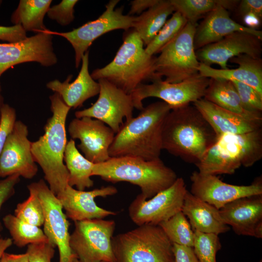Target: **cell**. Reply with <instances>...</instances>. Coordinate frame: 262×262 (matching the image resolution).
I'll use <instances>...</instances> for the list:
<instances>
[{
  "mask_svg": "<svg viewBox=\"0 0 262 262\" xmlns=\"http://www.w3.org/2000/svg\"><path fill=\"white\" fill-rule=\"evenodd\" d=\"M218 137L197 109L189 104L172 109L164 122L162 149L196 164Z\"/></svg>",
  "mask_w": 262,
  "mask_h": 262,
  "instance_id": "cell-1",
  "label": "cell"
},
{
  "mask_svg": "<svg viewBox=\"0 0 262 262\" xmlns=\"http://www.w3.org/2000/svg\"><path fill=\"white\" fill-rule=\"evenodd\" d=\"M49 99L52 115L44 126L43 134L32 142L31 149L49 189L57 196L68 185L69 174L64 158L67 143L66 120L71 108L56 93L50 96Z\"/></svg>",
  "mask_w": 262,
  "mask_h": 262,
  "instance_id": "cell-2",
  "label": "cell"
},
{
  "mask_svg": "<svg viewBox=\"0 0 262 262\" xmlns=\"http://www.w3.org/2000/svg\"><path fill=\"white\" fill-rule=\"evenodd\" d=\"M171 110L166 102L157 101L126 121L109 148L110 157L131 156L146 161L160 158L163 126Z\"/></svg>",
  "mask_w": 262,
  "mask_h": 262,
  "instance_id": "cell-3",
  "label": "cell"
},
{
  "mask_svg": "<svg viewBox=\"0 0 262 262\" xmlns=\"http://www.w3.org/2000/svg\"><path fill=\"white\" fill-rule=\"evenodd\" d=\"M123 36V42L114 59L105 66L93 70L94 80L105 79L128 94L143 82L162 79L156 72L154 56L148 55L133 28Z\"/></svg>",
  "mask_w": 262,
  "mask_h": 262,
  "instance_id": "cell-4",
  "label": "cell"
},
{
  "mask_svg": "<svg viewBox=\"0 0 262 262\" xmlns=\"http://www.w3.org/2000/svg\"><path fill=\"white\" fill-rule=\"evenodd\" d=\"M93 176L112 183L126 181L137 185L146 199L169 187L178 178L176 172L160 158L146 161L131 156L111 157L94 164Z\"/></svg>",
  "mask_w": 262,
  "mask_h": 262,
  "instance_id": "cell-5",
  "label": "cell"
},
{
  "mask_svg": "<svg viewBox=\"0 0 262 262\" xmlns=\"http://www.w3.org/2000/svg\"><path fill=\"white\" fill-rule=\"evenodd\" d=\"M262 158V129H260L218 137L195 165L202 174L231 175L242 166H253Z\"/></svg>",
  "mask_w": 262,
  "mask_h": 262,
  "instance_id": "cell-6",
  "label": "cell"
},
{
  "mask_svg": "<svg viewBox=\"0 0 262 262\" xmlns=\"http://www.w3.org/2000/svg\"><path fill=\"white\" fill-rule=\"evenodd\" d=\"M115 262H174L173 243L159 225H143L113 236Z\"/></svg>",
  "mask_w": 262,
  "mask_h": 262,
  "instance_id": "cell-7",
  "label": "cell"
},
{
  "mask_svg": "<svg viewBox=\"0 0 262 262\" xmlns=\"http://www.w3.org/2000/svg\"><path fill=\"white\" fill-rule=\"evenodd\" d=\"M197 25L187 22L156 57V72L161 78L164 77L166 82H179L198 74L200 63L194 47Z\"/></svg>",
  "mask_w": 262,
  "mask_h": 262,
  "instance_id": "cell-8",
  "label": "cell"
},
{
  "mask_svg": "<svg viewBox=\"0 0 262 262\" xmlns=\"http://www.w3.org/2000/svg\"><path fill=\"white\" fill-rule=\"evenodd\" d=\"M115 229L113 220L94 219L75 222L70 246L81 262H115L112 238Z\"/></svg>",
  "mask_w": 262,
  "mask_h": 262,
  "instance_id": "cell-9",
  "label": "cell"
},
{
  "mask_svg": "<svg viewBox=\"0 0 262 262\" xmlns=\"http://www.w3.org/2000/svg\"><path fill=\"white\" fill-rule=\"evenodd\" d=\"M119 1V0H110L105 5V11L98 18L71 31L57 32L46 30L51 35L63 37L71 44L75 51L77 68L82 62V56L96 39L114 30L120 29L126 31L132 28L136 16L124 15L122 6L115 8Z\"/></svg>",
  "mask_w": 262,
  "mask_h": 262,
  "instance_id": "cell-10",
  "label": "cell"
},
{
  "mask_svg": "<svg viewBox=\"0 0 262 262\" xmlns=\"http://www.w3.org/2000/svg\"><path fill=\"white\" fill-rule=\"evenodd\" d=\"M210 78L199 73L191 78L176 83H169L162 79L150 84L142 83L131 94L134 108L141 110L143 100L146 98H159L172 109L177 108L203 98Z\"/></svg>",
  "mask_w": 262,
  "mask_h": 262,
  "instance_id": "cell-11",
  "label": "cell"
},
{
  "mask_svg": "<svg viewBox=\"0 0 262 262\" xmlns=\"http://www.w3.org/2000/svg\"><path fill=\"white\" fill-rule=\"evenodd\" d=\"M187 191L183 179L178 177L171 186L149 199L140 194L129 207L130 217L138 226L159 225L181 211Z\"/></svg>",
  "mask_w": 262,
  "mask_h": 262,
  "instance_id": "cell-12",
  "label": "cell"
},
{
  "mask_svg": "<svg viewBox=\"0 0 262 262\" xmlns=\"http://www.w3.org/2000/svg\"><path fill=\"white\" fill-rule=\"evenodd\" d=\"M28 189L41 202L44 214L43 231L49 242L58 248L59 262H73L76 258L70 246L69 223L60 200L42 179L30 184Z\"/></svg>",
  "mask_w": 262,
  "mask_h": 262,
  "instance_id": "cell-13",
  "label": "cell"
},
{
  "mask_svg": "<svg viewBox=\"0 0 262 262\" xmlns=\"http://www.w3.org/2000/svg\"><path fill=\"white\" fill-rule=\"evenodd\" d=\"M98 81L100 89L97 100L90 107L76 111L75 117L100 120L116 134L124 124L123 119L128 121L133 117L134 107L131 96L105 79Z\"/></svg>",
  "mask_w": 262,
  "mask_h": 262,
  "instance_id": "cell-14",
  "label": "cell"
},
{
  "mask_svg": "<svg viewBox=\"0 0 262 262\" xmlns=\"http://www.w3.org/2000/svg\"><path fill=\"white\" fill-rule=\"evenodd\" d=\"M52 35L46 30L13 43H0V77L13 66L35 62L44 66L57 63L54 51Z\"/></svg>",
  "mask_w": 262,
  "mask_h": 262,
  "instance_id": "cell-15",
  "label": "cell"
},
{
  "mask_svg": "<svg viewBox=\"0 0 262 262\" xmlns=\"http://www.w3.org/2000/svg\"><path fill=\"white\" fill-rule=\"evenodd\" d=\"M190 180V192L218 210L236 199L262 195V176L255 178L250 185H237L223 182L216 175L195 171L192 173Z\"/></svg>",
  "mask_w": 262,
  "mask_h": 262,
  "instance_id": "cell-16",
  "label": "cell"
},
{
  "mask_svg": "<svg viewBox=\"0 0 262 262\" xmlns=\"http://www.w3.org/2000/svg\"><path fill=\"white\" fill-rule=\"evenodd\" d=\"M28 133L27 126L16 120L0 155V177L17 175L32 179L36 175L38 167L32 155Z\"/></svg>",
  "mask_w": 262,
  "mask_h": 262,
  "instance_id": "cell-17",
  "label": "cell"
},
{
  "mask_svg": "<svg viewBox=\"0 0 262 262\" xmlns=\"http://www.w3.org/2000/svg\"><path fill=\"white\" fill-rule=\"evenodd\" d=\"M71 139H78V148L94 164L104 162L111 157L109 148L115 133L102 121L88 117L75 118L68 127Z\"/></svg>",
  "mask_w": 262,
  "mask_h": 262,
  "instance_id": "cell-18",
  "label": "cell"
},
{
  "mask_svg": "<svg viewBox=\"0 0 262 262\" xmlns=\"http://www.w3.org/2000/svg\"><path fill=\"white\" fill-rule=\"evenodd\" d=\"M262 41L254 34L236 32L197 50L196 53L199 63L209 66L218 65L221 69H226L228 62L241 54L261 58Z\"/></svg>",
  "mask_w": 262,
  "mask_h": 262,
  "instance_id": "cell-19",
  "label": "cell"
},
{
  "mask_svg": "<svg viewBox=\"0 0 262 262\" xmlns=\"http://www.w3.org/2000/svg\"><path fill=\"white\" fill-rule=\"evenodd\" d=\"M219 210L223 221L236 234L262 238V195L236 199Z\"/></svg>",
  "mask_w": 262,
  "mask_h": 262,
  "instance_id": "cell-20",
  "label": "cell"
},
{
  "mask_svg": "<svg viewBox=\"0 0 262 262\" xmlns=\"http://www.w3.org/2000/svg\"><path fill=\"white\" fill-rule=\"evenodd\" d=\"M117 193L113 186L102 187L91 191H81L68 185L65 190L56 196L60 200L67 218L74 222L94 219H103L115 215V212L107 210L97 205L95 198L105 197Z\"/></svg>",
  "mask_w": 262,
  "mask_h": 262,
  "instance_id": "cell-21",
  "label": "cell"
},
{
  "mask_svg": "<svg viewBox=\"0 0 262 262\" xmlns=\"http://www.w3.org/2000/svg\"><path fill=\"white\" fill-rule=\"evenodd\" d=\"M236 32L248 33L262 39L261 31L241 25L231 18L227 10L218 6L197 24L194 37V49L197 50Z\"/></svg>",
  "mask_w": 262,
  "mask_h": 262,
  "instance_id": "cell-22",
  "label": "cell"
},
{
  "mask_svg": "<svg viewBox=\"0 0 262 262\" xmlns=\"http://www.w3.org/2000/svg\"><path fill=\"white\" fill-rule=\"evenodd\" d=\"M192 104L211 126L218 137L226 134L245 133L262 129V121L248 119L203 98Z\"/></svg>",
  "mask_w": 262,
  "mask_h": 262,
  "instance_id": "cell-23",
  "label": "cell"
},
{
  "mask_svg": "<svg viewBox=\"0 0 262 262\" xmlns=\"http://www.w3.org/2000/svg\"><path fill=\"white\" fill-rule=\"evenodd\" d=\"M89 51L82 59V66L76 79L72 82V75L68 76L64 82L58 80L51 81L47 84L49 89L57 93L66 105L76 109L82 106L89 98L99 94V85L91 76L89 72Z\"/></svg>",
  "mask_w": 262,
  "mask_h": 262,
  "instance_id": "cell-24",
  "label": "cell"
},
{
  "mask_svg": "<svg viewBox=\"0 0 262 262\" xmlns=\"http://www.w3.org/2000/svg\"><path fill=\"white\" fill-rule=\"evenodd\" d=\"M229 61L237 64L238 67L234 69H215L200 63L198 73L208 78L223 79L245 83L262 95V59L241 54Z\"/></svg>",
  "mask_w": 262,
  "mask_h": 262,
  "instance_id": "cell-25",
  "label": "cell"
},
{
  "mask_svg": "<svg viewBox=\"0 0 262 262\" xmlns=\"http://www.w3.org/2000/svg\"><path fill=\"white\" fill-rule=\"evenodd\" d=\"M181 212L188 219L194 231L219 235L230 229L223 221L219 210L200 199L187 191Z\"/></svg>",
  "mask_w": 262,
  "mask_h": 262,
  "instance_id": "cell-26",
  "label": "cell"
},
{
  "mask_svg": "<svg viewBox=\"0 0 262 262\" xmlns=\"http://www.w3.org/2000/svg\"><path fill=\"white\" fill-rule=\"evenodd\" d=\"M203 98L251 120L262 121V115L250 112L243 105L231 81L210 78Z\"/></svg>",
  "mask_w": 262,
  "mask_h": 262,
  "instance_id": "cell-27",
  "label": "cell"
},
{
  "mask_svg": "<svg viewBox=\"0 0 262 262\" xmlns=\"http://www.w3.org/2000/svg\"><path fill=\"white\" fill-rule=\"evenodd\" d=\"M175 12L170 0H159L153 6L138 16L132 28L141 39L144 45H148Z\"/></svg>",
  "mask_w": 262,
  "mask_h": 262,
  "instance_id": "cell-28",
  "label": "cell"
},
{
  "mask_svg": "<svg viewBox=\"0 0 262 262\" xmlns=\"http://www.w3.org/2000/svg\"><path fill=\"white\" fill-rule=\"evenodd\" d=\"M64 162L68 172V184L76 186L77 190L84 191L92 187V176L94 164L87 160L77 148L74 140L67 141L65 153Z\"/></svg>",
  "mask_w": 262,
  "mask_h": 262,
  "instance_id": "cell-29",
  "label": "cell"
},
{
  "mask_svg": "<svg viewBox=\"0 0 262 262\" xmlns=\"http://www.w3.org/2000/svg\"><path fill=\"white\" fill-rule=\"evenodd\" d=\"M51 2V0H21L12 15L11 21L14 25L21 26L26 32L36 33L44 32L47 29L44 18Z\"/></svg>",
  "mask_w": 262,
  "mask_h": 262,
  "instance_id": "cell-30",
  "label": "cell"
},
{
  "mask_svg": "<svg viewBox=\"0 0 262 262\" xmlns=\"http://www.w3.org/2000/svg\"><path fill=\"white\" fill-rule=\"evenodd\" d=\"M175 12H179L188 22L197 24L202 16L218 6L226 10H232L238 5L236 0H170Z\"/></svg>",
  "mask_w": 262,
  "mask_h": 262,
  "instance_id": "cell-31",
  "label": "cell"
},
{
  "mask_svg": "<svg viewBox=\"0 0 262 262\" xmlns=\"http://www.w3.org/2000/svg\"><path fill=\"white\" fill-rule=\"evenodd\" d=\"M2 220L11 236L13 244L19 247L32 244L49 242L40 227L26 222L12 214L4 216Z\"/></svg>",
  "mask_w": 262,
  "mask_h": 262,
  "instance_id": "cell-32",
  "label": "cell"
},
{
  "mask_svg": "<svg viewBox=\"0 0 262 262\" xmlns=\"http://www.w3.org/2000/svg\"><path fill=\"white\" fill-rule=\"evenodd\" d=\"M159 226L173 244L193 247L194 231L181 211L161 223Z\"/></svg>",
  "mask_w": 262,
  "mask_h": 262,
  "instance_id": "cell-33",
  "label": "cell"
},
{
  "mask_svg": "<svg viewBox=\"0 0 262 262\" xmlns=\"http://www.w3.org/2000/svg\"><path fill=\"white\" fill-rule=\"evenodd\" d=\"M187 23V20L181 14L174 12L154 39L145 48L146 53L150 56H154L159 53L162 49L177 35Z\"/></svg>",
  "mask_w": 262,
  "mask_h": 262,
  "instance_id": "cell-34",
  "label": "cell"
},
{
  "mask_svg": "<svg viewBox=\"0 0 262 262\" xmlns=\"http://www.w3.org/2000/svg\"><path fill=\"white\" fill-rule=\"evenodd\" d=\"M194 231L193 248L199 262H216V256L221 248L218 235Z\"/></svg>",
  "mask_w": 262,
  "mask_h": 262,
  "instance_id": "cell-35",
  "label": "cell"
},
{
  "mask_svg": "<svg viewBox=\"0 0 262 262\" xmlns=\"http://www.w3.org/2000/svg\"><path fill=\"white\" fill-rule=\"evenodd\" d=\"M29 192L28 197L17 204L14 215L26 222L40 227L44 222L43 209L37 196L32 191Z\"/></svg>",
  "mask_w": 262,
  "mask_h": 262,
  "instance_id": "cell-36",
  "label": "cell"
},
{
  "mask_svg": "<svg viewBox=\"0 0 262 262\" xmlns=\"http://www.w3.org/2000/svg\"><path fill=\"white\" fill-rule=\"evenodd\" d=\"M231 82L244 108L250 112L262 114V95L247 84L236 81Z\"/></svg>",
  "mask_w": 262,
  "mask_h": 262,
  "instance_id": "cell-37",
  "label": "cell"
},
{
  "mask_svg": "<svg viewBox=\"0 0 262 262\" xmlns=\"http://www.w3.org/2000/svg\"><path fill=\"white\" fill-rule=\"evenodd\" d=\"M77 0H63L57 5L50 7L47 14L48 16L62 26H66L74 19V7Z\"/></svg>",
  "mask_w": 262,
  "mask_h": 262,
  "instance_id": "cell-38",
  "label": "cell"
},
{
  "mask_svg": "<svg viewBox=\"0 0 262 262\" xmlns=\"http://www.w3.org/2000/svg\"><path fill=\"white\" fill-rule=\"evenodd\" d=\"M15 109L8 104H4L1 111L0 120V155L7 137L16 121Z\"/></svg>",
  "mask_w": 262,
  "mask_h": 262,
  "instance_id": "cell-39",
  "label": "cell"
},
{
  "mask_svg": "<svg viewBox=\"0 0 262 262\" xmlns=\"http://www.w3.org/2000/svg\"><path fill=\"white\" fill-rule=\"evenodd\" d=\"M55 248L49 242L32 244L28 245L26 253L30 262H51Z\"/></svg>",
  "mask_w": 262,
  "mask_h": 262,
  "instance_id": "cell-40",
  "label": "cell"
},
{
  "mask_svg": "<svg viewBox=\"0 0 262 262\" xmlns=\"http://www.w3.org/2000/svg\"><path fill=\"white\" fill-rule=\"evenodd\" d=\"M19 180L20 176L17 175L0 179V210L2 205L14 194L15 187Z\"/></svg>",
  "mask_w": 262,
  "mask_h": 262,
  "instance_id": "cell-41",
  "label": "cell"
},
{
  "mask_svg": "<svg viewBox=\"0 0 262 262\" xmlns=\"http://www.w3.org/2000/svg\"><path fill=\"white\" fill-rule=\"evenodd\" d=\"M27 37L26 32L20 25L0 26V40L13 43L22 40Z\"/></svg>",
  "mask_w": 262,
  "mask_h": 262,
  "instance_id": "cell-42",
  "label": "cell"
},
{
  "mask_svg": "<svg viewBox=\"0 0 262 262\" xmlns=\"http://www.w3.org/2000/svg\"><path fill=\"white\" fill-rule=\"evenodd\" d=\"M237 6L238 12L242 17L253 15L260 18L262 17V0H242Z\"/></svg>",
  "mask_w": 262,
  "mask_h": 262,
  "instance_id": "cell-43",
  "label": "cell"
},
{
  "mask_svg": "<svg viewBox=\"0 0 262 262\" xmlns=\"http://www.w3.org/2000/svg\"><path fill=\"white\" fill-rule=\"evenodd\" d=\"M174 262H199L192 247L173 244Z\"/></svg>",
  "mask_w": 262,
  "mask_h": 262,
  "instance_id": "cell-44",
  "label": "cell"
},
{
  "mask_svg": "<svg viewBox=\"0 0 262 262\" xmlns=\"http://www.w3.org/2000/svg\"><path fill=\"white\" fill-rule=\"evenodd\" d=\"M159 0H134L131 1V7L129 16H133L134 14L141 15L153 6Z\"/></svg>",
  "mask_w": 262,
  "mask_h": 262,
  "instance_id": "cell-45",
  "label": "cell"
},
{
  "mask_svg": "<svg viewBox=\"0 0 262 262\" xmlns=\"http://www.w3.org/2000/svg\"><path fill=\"white\" fill-rule=\"evenodd\" d=\"M7 262H30L28 255L24 254H15L5 252Z\"/></svg>",
  "mask_w": 262,
  "mask_h": 262,
  "instance_id": "cell-46",
  "label": "cell"
},
{
  "mask_svg": "<svg viewBox=\"0 0 262 262\" xmlns=\"http://www.w3.org/2000/svg\"><path fill=\"white\" fill-rule=\"evenodd\" d=\"M13 244L11 238H3L0 236V261L6 250Z\"/></svg>",
  "mask_w": 262,
  "mask_h": 262,
  "instance_id": "cell-47",
  "label": "cell"
},
{
  "mask_svg": "<svg viewBox=\"0 0 262 262\" xmlns=\"http://www.w3.org/2000/svg\"><path fill=\"white\" fill-rule=\"evenodd\" d=\"M4 104V103L3 102V98L2 95L1 87L0 84V117H1V109Z\"/></svg>",
  "mask_w": 262,
  "mask_h": 262,
  "instance_id": "cell-48",
  "label": "cell"
},
{
  "mask_svg": "<svg viewBox=\"0 0 262 262\" xmlns=\"http://www.w3.org/2000/svg\"><path fill=\"white\" fill-rule=\"evenodd\" d=\"M5 253V252L2 255L0 262H7L6 258Z\"/></svg>",
  "mask_w": 262,
  "mask_h": 262,
  "instance_id": "cell-49",
  "label": "cell"
},
{
  "mask_svg": "<svg viewBox=\"0 0 262 262\" xmlns=\"http://www.w3.org/2000/svg\"><path fill=\"white\" fill-rule=\"evenodd\" d=\"M73 262H81V261H80L78 259H77V258H75L73 261Z\"/></svg>",
  "mask_w": 262,
  "mask_h": 262,
  "instance_id": "cell-50",
  "label": "cell"
},
{
  "mask_svg": "<svg viewBox=\"0 0 262 262\" xmlns=\"http://www.w3.org/2000/svg\"><path fill=\"white\" fill-rule=\"evenodd\" d=\"M1 3H2V1H1V0H0V6Z\"/></svg>",
  "mask_w": 262,
  "mask_h": 262,
  "instance_id": "cell-51",
  "label": "cell"
},
{
  "mask_svg": "<svg viewBox=\"0 0 262 262\" xmlns=\"http://www.w3.org/2000/svg\"><path fill=\"white\" fill-rule=\"evenodd\" d=\"M262 262V260H260V261L259 262Z\"/></svg>",
  "mask_w": 262,
  "mask_h": 262,
  "instance_id": "cell-52",
  "label": "cell"
}]
</instances>
